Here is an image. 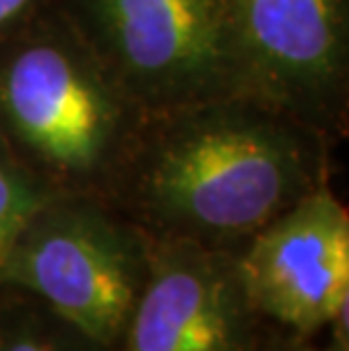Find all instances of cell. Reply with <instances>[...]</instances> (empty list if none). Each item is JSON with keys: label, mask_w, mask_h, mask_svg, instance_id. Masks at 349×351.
<instances>
[{"label": "cell", "mask_w": 349, "mask_h": 351, "mask_svg": "<svg viewBox=\"0 0 349 351\" xmlns=\"http://www.w3.org/2000/svg\"><path fill=\"white\" fill-rule=\"evenodd\" d=\"M338 143L248 93L143 114L107 197L147 236L239 252L329 182Z\"/></svg>", "instance_id": "obj_1"}, {"label": "cell", "mask_w": 349, "mask_h": 351, "mask_svg": "<svg viewBox=\"0 0 349 351\" xmlns=\"http://www.w3.org/2000/svg\"><path fill=\"white\" fill-rule=\"evenodd\" d=\"M141 118L55 5L0 41V143L50 189L107 197Z\"/></svg>", "instance_id": "obj_2"}, {"label": "cell", "mask_w": 349, "mask_h": 351, "mask_svg": "<svg viewBox=\"0 0 349 351\" xmlns=\"http://www.w3.org/2000/svg\"><path fill=\"white\" fill-rule=\"evenodd\" d=\"M147 270V234L109 199L55 193L12 243L0 288L32 295L98 347H116Z\"/></svg>", "instance_id": "obj_3"}, {"label": "cell", "mask_w": 349, "mask_h": 351, "mask_svg": "<svg viewBox=\"0 0 349 351\" xmlns=\"http://www.w3.org/2000/svg\"><path fill=\"white\" fill-rule=\"evenodd\" d=\"M143 111L243 93L225 0H55Z\"/></svg>", "instance_id": "obj_4"}, {"label": "cell", "mask_w": 349, "mask_h": 351, "mask_svg": "<svg viewBox=\"0 0 349 351\" xmlns=\"http://www.w3.org/2000/svg\"><path fill=\"white\" fill-rule=\"evenodd\" d=\"M243 93L340 143L349 127V0H225Z\"/></svg>", "instance_id": "obj_5"}, {"label": "cell", "mask_w": 349, "mask_h": 351, "mask_svg": "<svg viewBox=\"0 0 349 351\" xmlns=\"http://www.w3.org/2000/svg\"><path fill=\"white\" fill-rule=\"evenodd\" d=\"M250 308L309 335L349 304V213L329 182L306 193L236 252Z\"/></svg>", "instance_id": "obj_6"}, {"label": "cell", "mask_w": 349, "mask_h": 351, "mask_svg": "<svg viewBox=\"0 0 349 351\" xmlns=\"http://www.w3.org/2000/svg\"><path fill=\"white\" fill-rule=\"evenodd\" d=\"M256 313L236 254L184 238L147 236V270L121 351H250Z\"/></svg>", "instance_id": "obj_7"}, {"label": "cell", "mask_w": 349, "mask_h": 351, "mask_svg": "<svg viewBox=\"0 0 349 351\" xmlns=\"http://www.w3.org/2000/svg\"><path fill=\"white\" fill-rule=\"evenodd\" d=\"M55 193L59 191L29 173L0 143V263L29 218Z\"/></svg>", "instance_id": "obj_8"}, {"label": "cell", "mask_w": 349, "mask_h": 351, "mask_svg": "<svg viewBox=\"0 0 349 351\" xmlns=\"http://www.w3.org/2000/svg\"><path fill=\"white\" fill-rule=\"evenodd\" d=\"M69 333L25 308H10L0 319V351H75Z\"/></svg>", "instance_id": "obj_9"}, {"label": "cell", "mask_w": 349, "mask_h": 351, "mask_svg": "<svg viewBox=\"0 0 349 351\" xmlns=\"http://www.w3.org/2000/svg\"><path fill=\"white\" fill-rule=\"evenodd\" d=\"M55 0H0V41L23 27Z\"/></svg>", "instance_id": "obj_10"}, {"label": "cell", "mask_w": 349, "mask_h": 351, "mask_svg": "<svg viewBox=\"0 0 349 351\" xmlns=\"http://www.w3.org/2000/svg\"><path fill=\"white\" fill-rule=\"evenodd\" d=\"M302 351H349V345H347V331L343 333H336V338H333L329 345L322 347V349H302Z\"/></svg>", "instance_id": "obj_11"}]
</instances>
